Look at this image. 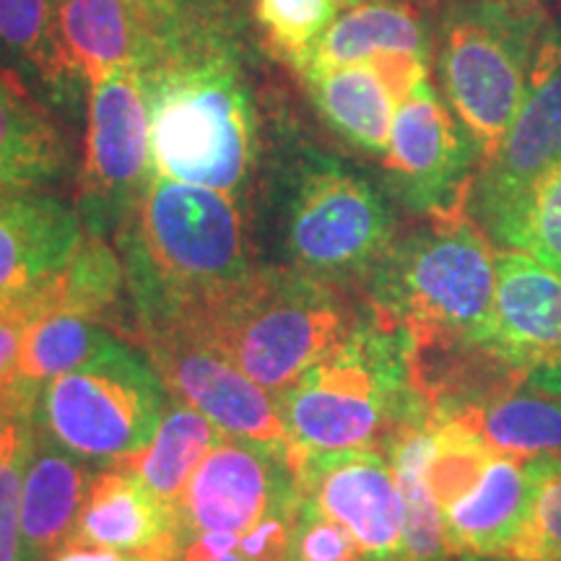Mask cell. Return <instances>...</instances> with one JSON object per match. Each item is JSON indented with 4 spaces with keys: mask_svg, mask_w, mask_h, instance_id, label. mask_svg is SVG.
Segmentation results:
<instances>
[{
    "mask_svg": "<svg viewBox=\"0 0 561 561\" xmlns=\"http://www.w3.org/2000/svg\"><path fill=\"white\" fill-rule=\"evenodd\" d=\"M39 390L42 385L19 377L9 390L0 392V442H3V434L11 426L13 419L24 416V413H34V409H37Z\"/></svg>",
    "mask_w": 561,
    "mask_h": 561,
    "instance_id": "obj_36",
    "label": "cell"
},
{
    "mask_svg": "<svg viewBox=\"0 0 561 561\" xmlns=\"http://www.w3.org/2000/svg\"><path fill=\"white\" fill-rule=\"evenodd\" d=\"M286 561H289V559H286Z\"/></svg>",
    "mask_w": 561,
    "mask_h": 561,
    "instance_id": "obj_43",
    "label": "cell"
},
{
    "mask_svg": "<svg viewBox=\"0 0 561 561\" xmlns=\"http://www.w3.org/2000/svg\"><path fill=\"white\" fill-rule=\"evenodd\" d=\"M549 32L538 0H455L442 19L439 81L481 164L507 136Z\"/></svg>",
    "mask_w": 561,
    "mask_h": 561,
    "instance_id": "obj_6",
    "label": "cell"
},
{
    "mask_svg": "<svg viewBox=\"0 0 561 561\" xmlns=\"http://www.w3.org/2000/svg\"><path fill=\"white\" fill-rule=\"evenodd\" d=\"M388 53L430 58L432 45L424 16L409 0H354L314 42L297 73L305 79L318 70L369 62Z\"/></svg>",
    "mask_w": 561,
    "mask_h": 561,
    "instance_id": "obj_21",
    "label": "cell"
},
{
    "mask_svg": "<svg viewBox=\"0 0 561 561\" xmlns=\"http://www.w3.org/2000/svg\"><path fill=\"white\" fill-rule=\"evenodd\" d=\"M299 496L341 523L362 561H403V494L388 455L375 447L305 453L289 447Z\"/></svg>",
    "mask_w": 561,
    "mask_h": 561,
    "instance_id": "obj_13",
    "label": "cell"
},
{
    "mask_svg": "<svg viewBox=\"0 0 561 561\" xmlns=\"http://www.w3.org/2000/svg\"><path fill=\"white\" fill-rule=\"evenodd\" d=\"M83 237L76 208L47 193H0V307L32 312Z\"/></svg>",
    "mask_w": 561,
    "mask_h": 561,
    "instance_id": "obj_15",
    "label": "cell"
},
{
    "mask_svg": "<svg viewBox=\"0 0 561 561\" xmlns=\"http://www.w3.org/2000/svg\"><path fill=\"white\" fill-rule=\"evenodd\" d=\"M561 164V32L546 34L507 136L476 174L468 208L494 237L530 187Z\"/></svg>",
    "mask_w": 561,
    "mask_h": 561,
    "instance_id": "obj_12",
    "label": "cell"
},
{
    "mask_svg": "<svg viewBox=\"0 0 561 561\" xmlns=\"http://www.w3.org/2000/svg\"><path fill=\"white\" fill-rule=\"evenodd\" d=\"M210 561H250V559L244 557V553L240 551V546H237L234 551H229V553H221V557H216V559H210Z\"/></svg>",
    "mask_w": 561,
    "mask_h": 561,
    "instance_id": "obj_40",
    "label": "cell"
},
{
    "mask_svg": "<svg viewBox=\"0 0 561 561\" xmlns=\"http://www.w3.org/2000/svg\"><path fill=\"white\" fill-rule=\"evenodd\" d=\"M133 3L138 5L140 13H144L146 24H149V32L153 34L164 24H170V21L178 16L191 0H133Z\"/></svg>",
    "mask_w": 561,
    "mask_h": 561,
    "instance_id": "obj_38",
    "label": "cell"
},
{
    "mask_svg": "<svg viewBox=\"0 0 561 561\" xmlns=\"http://www.w3.org/2000/svg\"><path fill=\"white\" fill-rule=\"evenodd\" d=\"M167 411L170 388L157 364L117 339L91 362L42 385L34 421L81 460L117 466L149 445Z\"/></svg>",
    "mask_w": 561,
    "mask_h": 561,
    "instance_id": "obj_7",
    "label": "cell"
},
{
    "mask_svg": "<svg viewBox=\"0 0 561 561\" xmlns=\"http://www.w3.org/2000/svg\"><path fill=\"white\" fill-rule=\"evenodd\" d=\"M30 312L16 307H0V392L19 380V356Z\"/></svg>",
    "mask_w": 561,
    "mask_h": 561,
    "instance_id": "obj_35",
    "label": "cell"
},
{
    "mask_svg": "<svg viewBox=\"0 0 561 561\" xmlns=\"http://www.w3.org/2000/svg\"><path fill=\"white\" fill-rule=\"evenodd\" d=\"M500 561H504V559H500Z\"/></svg>",
    "mask_w": 561,
    "mask_h": 561,
    "instance_id": "obj_42",
    "label": "cell"
},
{
    "mask_svg": "<svg viewBox=\"0 0 561 561\" xmlns=\"http://www.w3.org/2000/svg\"><path fill=\"white\" fill-rule=\"evenodd\" d=\"M489 348L525 375L561 364V276L520 250L496 252Z\"/></svg>",
    "mask_w": 561,
    "mask_h": 561,
    "instance_id": "obj_16",
    "label": "cell"
},
{
    "mask_svg": "<svg viewBox=\"0 0 561 561\" xmlns=\"http://www.w3.org/2000/svg\"><path fill=\"white\" fill-rule=\"evenodd\" d=\"M504 561H561V460L546 473L530 520Z\"/></svg>",
    "mask_w": 561,
    "mask_h": 561,
    "instance_id": "obj_33",
    "label": "cell"
},
{
    "mask_svg": "<svg viewBox=\"0 0 561 561\" xmlns=\"http://www.w3.org/2000/svg\"><path fill=\"white\" fill-rule=\"evenodd\" d=\"M0 60L66 107L89 89L62 42L55 0H0Z\"/></svg>",
    "mask_w": 561,
    "mask_h": 561,
    "instance_id": "obj_22",
    "label": "cell"
},
{
    "mask_svg": "<svg viewBox=\"0 0 561 561\" xmlns=\"http://www.w3.org/2000/svg\"><path fill=\"white\" fill-rule=\"evenodd\" d=\"M62 42L89 87L110 70L144 66L151 32L133 0H55Z\"/></svg>",
    "mask_w": 561,
    "mask_h": 561,
    "instance_id": "obj_23",
    "label": "cell"
},
{
    "mask_svg": "<svg viewBox=\"0 0 561 561\" xmlns=\"http://www.w3.org/2000/svg\"><path fill=\"white\" fill-rule=\"evenodd\" d=\"M413 335L371 310L276 398L294 450H385L401 426L434 416L413 380Z\"/></svg>",
    "mask_w": 561,
    "mask_h": 561,
    "instance_id": "obj_3",
    "label": "cell"
},
{
    "mask_svg": "<svg viewBox=\"0 0 561 561\" xmlns=\"http://www.w3.org/2000/svg\"><path fill=\"white\" fill-rule=\"evenodd\" d=\"M507 390L491 401L455 413L471 424L489 447L515 458H559L561 460V396L533 388Z\"/></svg>",
    "mask_w": 561,
    "mask_h": 561,
    "instance_id": "obj_25",
    "label": "cell"
},
{
    "mask_svg": "<svg viewBox=\"0 0 561 561\" xmlns=\"http://www.w3.org/2000/svg\"><path fill=\"white\" fill-rule=\"evenodd\" d=\"M50 561H146L140 557H130V553L102 549V546L79 541V538H70L62 549L55 553Z\"/></svg>",
    "mask_w": 561,
    "mask_h": 561,
    "instance_id": "obj_37",
    "label": "cell"
},
{
    "mask_svg": "<svg viewBox=\"0 0 561 561\" xmlns=\"http://www.w3.org/2000/svg\"><path fill=\"white\" fill-rule=\"evenodd\" d=\"M180 328L216 343L252 382L278 398L354 325L331 280L294 268L252 273L206 314Z\"/></svg>",
    "mask_w": 561,
    "mask_h": 561,
    "instance_id": "obj_5",
    "label": "cell"
},
{
    "mask_svg": "<svg viewBox=\"0 0 561 561\" xmlns=\"http://www.w3.org/2000/svg\"><path fill=\"white\" fill-rule=\"evenodd\" d=\"M299 494L289 447L221 434L180 500L187 541L198 533H248L280 502Z\"/></svg>",
    "mask_w": 561,
    "mask_h": 561,
    "instance_id": "obj_14",
    "label": "cell"
},
{
    "mask_svg": "<svg viewBox=\"0 0 561 561\" xmlns=\"http://www.w3.org/2000/svg\"><path fill=\"white\" fill-rule=\"evenodd\" d=\"M559 458L496 455L481 481L445 510L453 557L504 559L530 520L538 489Z\"/></svg>",
    "mask_w": 561,
    "mask_h": 561,
    "instance_id": "obj_17",
    "label": "cell"
},
{
    "mask_svg": "<svg viewBox=\"0 0 561 561\" xmlns=\"http://www.w3.org/2000/svg\"><path fill=\"white\" fill-rule=\"evenodd\" d=\"M491 240L561 276V164L546 172Z\"/></svg>",
    "mask_w": 561,
    "mask_h": 561,
    "instance_id": "obj_29",
    "label": "cell"
},
{
    "mask_svg": "<svg viewBox=\"0 0 561 561\" xmlns=\"http://www.w3.org/2000/svg\"><path fill=\"white\" fill-rule=\"evenodd\" d=\"M153 174L151 117L138 66L110 70L89 87L87 153L79 214L83 229L121 231Z\"/></svg>",
    "mask_w": 561,
    "mask_h": 561,
    "instance_id": "obj_9",
    "label": "cell"
},
{
    "mask_svg": "<svg viewBox=\"0 0 561 561\" xmlns=\"http://www.w3.org/2000/svg\"><path fill=\"white\" fill-rule=\"evenodd\" d=\"M149 351L167 388L201 411L229 437L291 447L276 398L252 382L224 351L187 328H144Z\"/></svg>",
    "mask_w": 561,
    "mask_h": 561,
    "instance_id": "obj_11",
    "label": "cell"
},
{
    "mask_svg": "<svg viewBox=\"0 0 561 561\" xmlns=\"http://www.w3.org/2000/svg\"><path fill=\"white\" fill-rule=\"evenodd\" d=\"M473 561H500V559H473Z\"/></svg>",
    "mask_w": 561,
    "mask_h": 561,
    "instance_id": "obj_41",
    "label": "cell"
},
{
    "mask_svg": "<svg viewBox=\"0 0 561 561\" xmlns=\"http://www.w3.org/2000/svg\"><path fill=\"white\" fill-rule=\"evenodd\" d=\"M70 149L30 83L0 66V193H45L66 178Z\"/></svg>",
    "mask_w": 561,
    "mask_h": 561,
    "instance_id": "obj_20",
    "label": "cell"
},
{
    "mask_svg": "<svg viewBox=\"0 0 561 561\" xmlns=\"http://www.w3.org/2000/svg\"><path fill=\"white\" fill-rule=\"evenodd\" d=\"M289 561H362V551L341 523L301 500L291 530Z\"/></svg>",
    "mask_w": 561,
    "mask_h": 561,
    "instance_id": "obj_34",
    "label": "cell"
},
{
    "mask_svg": "<svg viewBox=\"0 0 561 561\" xmlns=\"http://www.w3.org/2000/svg\"><path fill=\"white\" fill-rule=\"evenodd\" d=\"M34 413L13 419L0 442V561H24L21 543V486L32 445Z\"/></svg>",
    "mask_w": 561,
    "mask_h": 561,
    "instance_id": "obj_32",
    "label": "cell"
},
{
    "mask_svg": "<svg viewBox=\"0 0 561 561\" xmlns=\"http://www.w3.org/2000/svg\"><path fill=\"white\" fill-rule=\"evenodd\" d=\"M140 328L206 314L252 276L234 195L151 174L117 231Z\"/></svg>",
    "mask_w": 561,
    "mask_h": 561,
    "instance_id": "obj_2",
    "label": "cell"
},
{
    "mask_svg": "<svg viewBox=\"0 0 561 561\" xmlns=\"http://www.w3.org/2000/svg\"><path fill=\"white\" fill-rule=\"evenodd\" d=\"M351 3L354 0H255V19L273 53L299 70L314 42Z\"/></svg>",
    "mask_w": 561,
    "mask_h": 561,
    "instance_id": "obj_31",
    "label": "cell"
},
{
    "mask_svg": "<svg viewBox=\"0 0 561 561\" xmlns=\"http://www.w3.org/2000/svg\"><path fill=\"white\" fill-rule=\"evenodd\" d=\"M221 434L219 426L203 416L201 411H195L193 405H174L161 419L149 445L133 458L117 462V466L128 468L161 502L180 510V500L193 479L195 468L201 466L210 447L221 439Z\"/></svg>",
    "mask_w": 561,
    "mask_h": 561,
    "instance_id": "obj_26",
    "label": "cell"
},
{
    "mask_svg": "<svg viewBox=\"0 0 561 561\" xmlns=\"http://www.w3.org/2000/svg\"><path fill=\"white\" fill-rule=\"evenodd\" d=\"M533 388H541L546 392H553V396H561V364L549 369H536L530 371L528 380H525Z\"/></svg>",
    "mask_w": 561,
    "mask_h": 561,
    "instance_id": "obj_39",
    "label": "cell"
},
{
    "mask_svg": "<svg viewBox=\"0 0 561 561\" xmlns=\"http://www.w3.org/2000/svg\"><path fill=\"white\" fill-rule=\"evenodd\" d=\"M476 159L481 161L471 133L439 100L430 79L419 81L398 102L385 151L392 193L419 214H460L471 198Z\"/></svg>",
    "mask_w": 561,
    "mask_h": 561,
    "instance_id": "obj_10",
    "label": "cell"
},
{
    "mask_svg": "<svg viewBox=\"0 0 561 561\" xmlns=\"http://www.w3.org/2000/svg\"><path fill=\"white\" fill-rule=\"evenodd\" d=\"M73 538L146 561H178L187 546L180 510L161 502L125 466H112L91 483Z\"/></svg>",
    "mask_w": 561,
    "mask_h": 561,
    "instance_id": "obj_18",
    "label": "cell"
},
{
    "mask_svg": "<svg viewBox=\"0 0 561 561\" xmlns=\"http://www.w3.org/2000/svg\"><path fill=\"white\" fill-rule=\"evenodd\" d=\"M396 244V221L382 195L333 159L299 172L286 208V248L294 268L333 280L371 273Z\"/></svg>",
    "mask_w": 561,
    "mask_h": 561,
    "instance_id": "obj_8",
    "label": "cell"
},
{
    "mask_svg": "<svg viewBox=\"0 0 561 561\" xmlns=\"http://www.w3.org/2000/svg\"><path fill=\"white\" fill-rule=\"evenodd\" d=\"M96 473L91 462L68 453L34 421L21 486L24 561H50L76 536Z\"/></svg>",
    "mask_w": 561,
    "mask_h": 561,
    "instance_id": "obj_19",
    "label": "cell"
},
{
    "mask_svg": "<svg viewBox=\"0 0 561 561\" xmlns=\"http://www.w3.org/2000/svg\"><path fill=\"white\" fill-rule=\"evenodd\" d=\"M153 174L234 195L255 167L257 121L240 32L224 0H191L140 66Z\"/></svg>",
    "mask_w": 561,
    "mask_h": 561,
    "instance_id": "obj_1",
    "label": "cell"
},
{
    "mask_svg": "<svg viewBox=\"0 0 561 561\" xmlns=\"http://www.w3.org/2000/svg\"><path fill=\"white\" fill-rule=\"evenodd\" d=\"M115 341V335L104 331L100 322L68 310L42 307L26 320L19 377L45 385L91 362Z\"/></svg>",
    "mask_w": 561,
    "mask_h": 561,
    "instance_id": "obj_27",
    "label": "cell"
},
{
    "mask_svg": "<svg viewBox=\"0 0 561 561\" xmlns=\"http://www.w3.org/2000/svg\"><path fill=\"white\" fill-rule=\"evenodd\" d=\"M314 107L356 149L385 157L398 100L375 62H351L305 76Z\"/></svg>",
    "mask_w": 561,
    "mask_h": 561,
    "instance_id": "obj_24",
    "label": "cell"
},
{
    "mask_svg": "<svg viewBox=\"0 0 561 561\" xmlns=\"http://www.w3.org/2000/svg\"><path fill=\"white\" fill-rule=\"evenodd\" d=\"M125 284H128V278H125V263L121 255L110 248L102 234L83 229V237L70 263L47 286L37 305L32 307V312L42 310V307H55V310H68L81 314V318L102 322L117 310Z\"/></svg>",
    "mask_w": 561,
    "mask_h": 561,
    "instance_id": "obj_28",
    "label": "cell"
},
{
    "mask_svg": "<svg viewBox=\"0 0 561 561\" xmlns=\"http://www.w3.org/2000/svg\"><path fill=\"white\" fill-rule=\"evenodd\" d=\"M434 437H437V450L426 481L445 512L481 481L489 462L500 453L491 450L489 442L471 424L455 416H434Z\"/></svg>",
    "mask_w": 561,
    "mask_h": 561,
    "instance_id": "obj_30",
    "label": "cell"
},
{
    "mask_svg": "<svg viewBox=\"0 0 561 561\" xmlns=\"http://www.w3.org/2000/svg\"><path fill=\"white\" fill-rule=\"evenodd\" d=\"M494 291L496 252L466 210L432 216L371 271V310L403 325L416 346L489 348Z\"/></svg>",
    "mask_w": 561,
    "mask_h": 561,
    "instance_id": "obj_4",
    "label": "cell"
}]
</instances>
